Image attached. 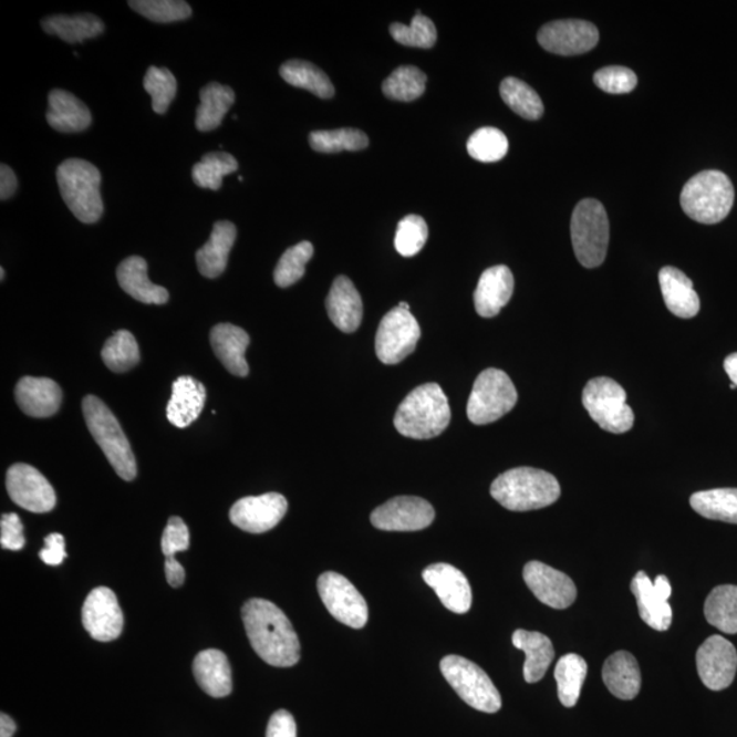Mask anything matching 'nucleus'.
Returning a JSON list of instances; mask_svg holds the SVG:
<instances>
[{"instance_id":"obj_1","label":"nucleus","mask_w":737,"mask_h":737,"mask_svg":"<svg viewBox=\"0 0 737 737\" xmlns=\"http://www.w3.org/2000/svg\"><path fill=\"white\" fill-rule=\"evenodd\" d=\"M250 645L267 664L290 668L301 658V643L286 613L273 602L251 599L242 608Z\"/></svg>"},{"instance_id":"obj_2","label":"nucleus","mask_w":737,"mask_h":737,"mask_svg":"<svg viewBox=\"0 0 737 737\" xmlns=\"http://www.w3.org/2000/svg\"><path fill=\"white\" fill-rule=\"evenodd\" d=\"M490 495L507 510L525 512L552 506L559 500L561 489L551 473L518 467L497 477Z\"/></svg>"},{"instance_id":"obj_3","label":"nucleus","mask_w":737,"mask_h":737,"mask_svg":"<svg viewBox=\"0 0 737 737\" xmlns=\"http://www.w3.org/2000/svg\"><path fill=\"white\" fill-rule=\"evenodd\" d=\"M450 423V407L440 385H419L397 408L394 424L402 436L429 440L440 436Z\"/></svg>"},{"instance_id":"obj_4","label":"nucleus","mask_w":737,"mask_h":737,"mask_svg":"<svg viewBox=\"0 0 737 737\" xmlns=\"http://www.w3.org/2000/svg\"><path fill=\"white\" fill-rule=\"evenodd\" d=\"M56 179L63 200L75 218L85 225L101 220L104 204L102 174L97 167L86 160L68 159L58 167Z\"/></svg>"},{"instance_id":"obj_5","label":"nucleus","mask_w":737,"mask_h":737,"mask_svg":"<svg viewBox=\"0 0 737 737\" xmlns=\"http://www.w3.org/2000/svg\"><path fill=\"white\" fill-rule=\"evenodd\" d=\"M87 429L102 448L113 469L125 481L137 477V461L118 419L104 402L90 395L82 401Z\"/></svg>"},{"instance_id":"obj_6","label":"nucleus","mask_w":737,"mask_h":737,"mask_svg":"<svg viewBox=\"0 0 737 737\" xmlns=\"http://www.w3.org/2000/svg\"><path fill=\"white\" fill-rule=\"evenodd\" d=\"M735 190L730 179L722 172L696 174L683 187L681 204L684 212L702 225L723 221L734 207Z\"/></svg>"},{"instance_id":"obj_7","label":"nucleus","mask_w":737,"mask_h":737,"mask_svg":"<svg viewBox=\"0 0 737 737\" xmlns=\"http://www.w3.org/2000/svg\"><path fill=\"white\" fill-rule=\"evenodd\" d=\"M573 251L584 268H596L605 261L610 245V220L600 201L582 200L571 218Z\"/></svg>"},{"instance_id":"obj_8","label":"nucleus","mask_w":737,"mask_h":737,"mask_svg":"<svg viewBox=\"0 0 737 737\" xmlns=\"http://www.w3.org/2000/svg\"><path fill=\"white\" fill-rule=\"evenodd\" d=\"M582 403L601 429L622 435L634 426L635 415L627 405V394L612 378L590 380L583 390Z\"/></svg>"},{"instance_id":"obj_9","label":"nucleus","mask_w":737,"mask_h":737,"mask_svg":"<svg viewBox=\"0 0 737 737\" xmlns=\"http://www.w3.org/2000/svg\"><path fill=\"white\" fill-rule=\"evenodd\" d=\"M440 669L449 686L467 705L484 713H497L501 709V695L495 687L487 672L473 661L460 655L444 657Z\"/></svg>"},{"instance_id":"obj_10","label":"nucleus","mask_w":737,"mask_h":737,"mask_svg":"<svg viewBox=\"0 0 737 737\" xmlns=\"http://www.w3.org/2000/svg\"><path fill=\"white\" fill-rule=\"evenodd\" d=\"M518 392L512 380L499 369H487L474 383L467 403V417L474 425H488L505 417L517 405Z\"/></svg>"},{"instance_id":"obj_11","label":"nucleus","mask_w":737,"mask_h":737,"mask_svg":"<svg viewBox=\"0 0 737 737\" xmlns=\"http://www.w3.org/2000/svg\"><path fill=\"white\" fill-rule=\"evenodd\" d=\"M421 339L418 321L409 310H390L378 325L376 354L385 365H396L414 353Z\"/></svg>"},{"instance_id":"obj_12","label":"nucleus","mask_w":737,"mask_h":737,"mask_svg":"<svg viewBox=\"0 0 737 737\" xmlns=\"http://www.w3.org/2000/svg\"><path fill=\"white\" fill-rule=\"evenodd\" d=\"M321 601L333 617L351 629H364L367 619V604L353 583L341 573L328 571L319 578Z\"/></svg>"},{"instance_id":"obj_13","label":"nucleus","mask_w":737,"mask_h":737,"mask_svg":"<svg viewBox=\"0 0 737 737\" xmlns=\"http://www.w3.org/2000/svg\"><path fill=\"white\" fill-rule=\"evenodd\" d=\"M435 517L430 502L421 497L399 496L376 508L371 522L384 531H418L429 528Z\"/></svg>"},{"instance_id":"obj_14","label":"nucleus","mask_w":737,"mask_h":737,"mask_svg":"<svg viewBox=\"0 0 737 737\" xmlns=\"http://www.w3.org/2000/svg\"><path fill=\"white\" fill-rule=\"evenodd\" d=\"M10 499L17 506L34 513L54 510L56 495L46 478L34 467L17 464L10 467L6 477Z\"/></svg>"},{"instance_id":"obj_15","label":"nucleus","mask_w":737,"mask_h":737,"mask_svg":"<svg viewBox=\"0 0 737 737\" xmlns=\"http://www.w3.org/2000/svg\"><path fill=\"white\" fill-rule=\"evenodd\" d=\"M696 669L712 692H722L734 683L737 671L736 647L728 640L713 635L696 652Z\"/></svg>"},{"instance_id":"obj_16","label":"nucleus","mask_w":737,"mask_h":737,"mask_svg":"<svg viewBox=\"0 0 737 737\" xmlns=\"http://www.w3.org/2000/svg\"><path fill=\"white\" fill-rule=\"evenodd\" d=\"M600 33L592 22L564 20L547 23L538 32V43L556 55H581L593 50Z\"/></svg>"},{"instance_id":"obj_17","label":"nucleus","mask_w":737,"mask_h":737,"mask_svg":"<svg viewBox=\"0 0 737 737\" xmlns=\"http://www.w3.org/2000/svg\"><path fill=\"white\" fill-rule=\"evenodd\" d=\"M123 613L113 590L93 589L82 606V624L93 640L110 642L116 640L123 630Z\"/></svg>"},{"instance_id":"obj_18","label":"nucleus","mask_w":737,"mask_h":737,"mask_svg":"<svg viewBox=\"0 0 737 737\" xmlns=\"http://www.w3.org/2000/svg\"><path fill=\"white\" fill-rule=\"evenodd\" d=\"M289 508L286 497L280 494L249 496L232 506L230 519L237 528L261 534L277 528Z\"/></svg>"},{"instance_id":"obj_19","label":"nucleus","mask_w":737,"mask_h":737,"mask_svg":"<svg viewBox=\"0 0 737 737\" xmlns=\"http://www.w3.org/2000/svg\"><path fill=\"white\" fill-rule=\"evenodd\" d=\"M523 579L531 593L553 610H565L577 600V587L564 572L552 569L541 561L525 565Z\"/></svg>"},{"instance_id":"obj_20","label":"nucleus","mask_w":737,"mask_h":737,"mask_svg":"<svg viewBox=\"0 0 737 737\" xmlns=\"http://www.w3.org/2000/svg\"><path fill=\"white\" fill-rule=\"evenodd\" d=\"M426 584L435 590L448 611L464 614L470 611L473 593L464 572L446 563L432 564L423 572Z\"/></svg>"},{"instance_id":"obj_21","label":"nucleus","mask_w":737,"mask_h":737,"mask_svg":"<svg viewBox=\"0 0 737 737\" xmlns=\"http://www.w3.org/2000/svg\"><path fill=\"white\" fill-rule=\"evenodd\" d=\"M513 274L506 266L488 268L479 278L474 292V305L485 319L495 318L510 302L513 294Z\"/></svg>"},{"instance_id":"obj_22","label":"nucleus","mask_w":737,"mask_h":737,"mask_svg":"<svg viewBox=\"0 0 737 737\" xmlns=\"http://www.w3.org/2000/svg\"><path fill=\"white\" fill-rule=\"evenodd\" d=\"M325 307L328 315L339 330L346 333L359 330L364 318V305L359 290L347 277L333 280Z\"/></svg>"},{"instance_id":"obj_23","label":"nucleus","mask_w":737,"mask_h":737,"mask_svg":"<svg viewBox=\"0 0 737 737\" xmlns=\"http://www.w3.org/2000/svg\"><path fill=\"white\" fill-rule=\"evenodd\" d=\"M15 399L29 417L46 418L61 407L60 385L45 377H23L15 387Z\"/></svg>"},{"instance_id":"obj_24","label":"nucleus","mask_w":737,"mask_h":737,"mask_svg":"<svg viewBox=\"0 0 737 737\" xmlns=\"http://www.w3.org/2000/svg\"><path fill=\"white\" fill-rule=\"evenodd\" d=\"M250 338L242 328L232 324H218L210 331V346L216 356L233 376L246 377L249 374L246 350Z\"/></svg>"},{"instance_id":"obj_25","label":"nucleus","mask_w":737,"mask_h":737,"mask_svg":"<svg viewBox=\"0 0 737 737\" xmlns=\"http://www.w3.org/2000/svg\"><path fill=\"white\" fill-rule=\"evenodd\" d=\"M116 278H118L122 290L138 302L148 303V305H164L168 301V291L164 287L150 282L148 264L143 257L132 256L123 260L116 269Z\"/></svg>"},{"instance_id":"obj_26","label":"nucleus","mask_w":737,"mask_h":737,"mask_svg":"<svg viewBox=\"0 0 737 737\" xmlns=\"http://www.w3.org/2000/svg\"><path fill=\"white\" fill-rule=\"evenodd\" d=\"M661 292L666 308L681 319H693L699 313L700 301L692 279L675 267H664L658 274Z\"/></svg>"},{"instance_id":"obj_27","label":"nucleus","mask_w":737,"mask_h":737,"mask_svg":"<svg viewBox=\"0 0 737 737\" xmlns=\"http://www.w3.org/2000/svg\"><path fill=\"white\" fill-rule=\"evenodd\" d=\"M207 399L204 384L190 376L175 380L172 399L167 406V418L177 428L184 429L200 417Z\"/></svg>"},{"instance_id":"obj_28","label":"nucleus","mask_w":737,"mask_h":737,"mask_svg":"<svg viewBox=\"0 0 737 737\" xmlns=\"http://www.w3.org/2000/svg\"><path fill=\"white\" fill-rule=\"evenodd\" d=\"M237 241V227L231 221L215 224L209 241L197 251L198 271L208 279L219 278L226 271L228 256Z\"/></svg>"},{"instance_id":"obj_29","label":"nucleus","mask_w":737,"mask_h":737,"mask_svg":"<svg viewBox=\"0 0 737 737\" xmlns=\"http://www.w3.org/2000/svg\"><path fill=\"white\" fill-rule=\"evenodd\" d=\"M196 681L205 693L214 698H225L232 692L231 666L227 655L216 648L197 654L193 664Z\"/></svg>"},{"instance_id":"obj_30","label":"nucleus","mask_w":737,"mask_h":737,"mask_svg":"<svg viewBox=\"0 0 737 737\" xmlns=\"http://www.w3.org/2000/svg\"><path fill=\"white\" fill-rule=\"evenodd\" d=\"M46 122L58 132L80 133L91 126L92 114L85 103H82L73 93L54 90L49 95Z\"/></svg>"},{"instance_id":"obj_31","label":"nucleus","mask_w":737,"mask_h":737,"mask_svg":"<svg viewBox=\"0 0 737 737\" xmlns=\"http://www.w3.org/2000/svg\"><path fill=\"white\" fill-rule=\"evenodd\" d=\"M602 678L611 694L619 699L631 700L641 692L640 665L633 654L616 652L605 661Z\"/></svg>"},{"instance_id":"obj_32","label":"nucleus","mask_w":737,"mask_h":737,"mask_svg":"<svg viewBox=\"0 0 737 737\" xmlns=\"http://www.w3.org/2000/svg\"><path fill=\"white\" fill-rule=\"evenodd\" d=\"M631 592L635 595L640 616L648 627L657 631L669 630L674 616L669 602L655 590L645 571L636 573L631 582Z\"/></svg>"},{"instance_id":"obj_33","label":"nucleus","mask_w":737,"mask_h":737,"mask_svg":"<svg viewBox=\"0 0 737 737\" xmlns=\"http://www.w3.org/2000/svg\"><path fill=\"white\" fill-rule=\"evenodd\" d=\"M513 646L526 654L525 681L540 682L554 660L553 643L547 635L537 631L517 630L512 635Z\"/></svg>"},{"instance_id":"obj_34","label":"nucleus","mask_w":737,"mask_h":737,"mask_svg":"<svg viewBox=\"0 0 737 737\" xmlns=\"http://www.w3.org/2000/svg\"><path fill=\"white\" fill-rule=\"evenodd\" d=\"M41 27L70 44L101 37L105 29L104 22L93 14L51 15L41 21Z\"/></svg>"},{"instance_id":"obj_35","label":"nucleus","mask_w":737,"mask_h":737,"mask_svg":"<svg viewBox=\"0 0 737 737\" xmlns=\"http://www.w3.org/2000/svg\"><path fill=\"white\" fill-rule=\"evenodd\" d=\"M201 103L197 108L196 126L200 132L215 131L224 122L228 110L236 102V93L230 86L210 82L200 92Z\"/></svg>"},{"instance_id":"obj_36","label":"nucleus","mask_w":737,"mask_h":737,"mask_svg":"<svg viewBox=\"0 0 737 737\" xmlns=\"http://www.w3.org/2000/svg\"><path fill=\"white\" fill-rule=\"evenodd\" d=\"M705 617L722 633L737 634V587L723 584L713 589L705 602Z\"/></svg>"},{"instance_id":"obj_37","label":"nucleus","mask_w":737,"mask_h":737,"mask_svg":"<svg viewBox=\"0 0 737 737\" xmlns=\"http://www.w3.org/2000/svg\"><path fill=\"white\" fill-rule=\"evenodd\" d=\"M587 676L588 663L581 655L570 653L558 661L554 678L561 705L573 707L578 704Z\"/></svg>"},{"instance_id":"obj_38","label":"nucleus","mask_w":737,"mask_h":737,"mask_svg":"<svg viewBox=\"0 0 737 737\" xmlns=\"http://www.w3.org/2000/svg\"><path fill=\"white\" fill-rule=\"evenodd\" d=\"M689 505L700 517L737 525V489L735 488L698 491L692 496Z\"/></svg>"},{"instance_id":"obj_39","label":"nucleus","mask_w":737,"mask_h":737,"mask_svg":"<svg viewBox=\"0 0 737 737\" xmlns=\"http://www.w3.org/2000/svg\"><path fill=\"white\" fill-rule=\"evenodd\" d=\"M280 75L287 84L302 87L321 98H331L335 95V87L330 77L313 63L300 60L286 62L280 68Z\"/></svg>"},{"instance_id":"obj_40","label":"nucleus","mask_w":737,"mask_h":737,"mask_svg":"<svg viewBox=\"0 0 737 737\" xmlns=\"http://www.w3.org/2000/svg\"><path fill=\"white\" fill-rule=\"evenodd\" d=\"M500 95L508 107L525 120L537 121L543 115L541 97L523 81L506 79L501 82Z\"/></svg>"},{"instance_id":"obj_41","label":"nucleus","mask_w":737,"mask_h":737,"mask_svg":"<svg viewBox=\"0 0 737 737\" xmlns=\"http://www.w3.org/2000/svg\"><path fill=\"white\" fill-rule=\"evenodd\" d=\"M425 86L424 72L415 66H402L383 82V92L391 101L408 103L423 96Z\"/></svg>"},{"instance_id":"obj_42","label":"nucleus","mask_w":737,"mask_h":737,"mask_svg":"<svg viewBox=\"0 0 737 737\" xmlns=\"http://www.w3.org/2000/svg\"><path fill=\"white\" fill-rule=\"evenodd\" d=\"M102 359L110 371L115 373L131 371L139 362V349L136 338L128 331L115 332L105 342Z\"/></svg>"},{"instance_id":"obj_43","label":"nucleus","mask_w":737,"mask_h":737,"mask_svg":"<svg viewBox=\"0 0 737 737\" xmlns=\"http://www.w3.org/2000/svg\"><path fill=\"white\" fill-rule=\"evenodd\" d=\"M237 169L236 157L226 152H212L193 167V180L203 189L219 190L226 175L236 173Z\"/></svg>"},{"instance_id":"obj_44","label":"nucleus","mask_w":737,"mask_h":737,"mask_svg":"<svg viewBox=\"0 0 737 737\" xmlns=\"http://www.w3.org/2000/svg\"><path fill=\"white\" fill-rule=\"evenodd\" d=\"M310 146L321 154H338L343 150H362L367 148L369 138L356 128H338V131H319L310 133Z\"/></svg>"},{"instance_id":"obj_45","label":"nucleus","mask_w":737,"mask_h":737,"mask_svg":"<svg viewBox=\"0 0 737 737\" xmlns=\"http://www.w3.org/2000/svg\"><path fill=\"white\" fill-rule=\"evenodd\" d=\"M314 253L313 245L303 241L287 249L274 269V283L282 289L295 284L305 274V268Z\"/></svg>"},{"instance_id":"obj_46","label":"nucleus","mask_w":737,"mask_h":737,"mask_svg":"<svg viewBox=\"0 0 737 737\" xmlns=\"http://www.w3.org/2000/svg\"><path fill=\"white\" fill-rule=\"evenodd\" d=\"M467 152L478 162H499L507 155L508 139L499 128L482 127L469 138Z\"/></svg>"},{"instance_id":"obj_47","label":"nucleus","mask_w":737,"mask_h":737,"mask_svg":"<svg viewBox=\"0 0 737 737\" xmlns=\"http://www.w3.org/2000/svg\"><path fill=\"white\" fill-rule=\"evenodd\" d=\"M390 33L397 43L414 49H432L437 41V31L435 23L428 17L421 14V11L415 13V17L409 25L403 23H392Z\"/></svg>"},{"instance_id":"obj_48","label":"nucleus","mask_w":737,"mask_h":737,"mask_svg":"<svg viewBox=\"0 0 737 737\" xmlns=\"http://www.w3.org/2000/svg\"><path fill=\"white\" fill-rule=\"evenodd\" d=\"M145 91L152 97V108L156 114H166L169 104L177 95V80L168 69L152 66L145 74Z\"/></svg>"},{"instance_id":"obj_49","label":"nucleus","mask_w":737,"mask_h":737,"mask_svg":"<svg viewBox=\"0 0 737 737\" xmlns=\"http://www.w3.org/2000/svg\"><path fill=\"white\" fill-rule=\"evenodd\" d=\"M128 6L145 19L160 23L184 21L193 13L183 0H132Z\"/></svg>"},{"instance_id":"obj_50","label":"nucleus","mask_w":737,"mask_h":737,"mask_svg":"<svg viewBox=\"0 0 737 737\" xmlns=\"http://www.w3.org/2000/svg\"><path fill=\"white\" fill-rule=\"evenodd\" d=\"M429 230L426 221L417 215H408L397 225L395 248L403 257H413L424 249Z\"/></svg>"},{"instance_id":"obj_51","label":"nucleus","mask_w":737,"mask_h":737,"mask_svg":"<svg viewBox=\"0 0 737 737\" xmlns=\"http://www.w3.org/2000/svg\"><path fill=\"white\" fill-rule=\"evenodd\" d=\"M594 84L601 91L612 93V95H624V93L635 90L637 79L633 70L623 66H610L601 69L594 74Z\"/></svg>"},{"instance_id":"obj_52","label":"nucleus","mask_w":737,"mask_h":737,"mask_svg":"<svg viewBox=\"0 0 737 737\" xmlns=\"http://www.w3.org/2000/svg\"><path fill=\"white\" fill-rule=\"evenodd\" d=\"M190 547V534L186 523L178 517L168 519L162 537V551L166 558H175L178 552Z\"/></svg>"},{"instance_id":"obj_53","label":"nucleus","mask_w":737,"mask_h":737,"mask_svg":"<svg viewBox=\"0 0 737 737\" xmlns=\"http://www.w3.org/2000/svg\"><path fill=\"white\" fill-rule=\"evenodd\" d=\"M0 543L8 551H21L25 547V536L19 515L4 513L0 520Z\"/></svg>"},{"instance_id":"obj_54","label":"nucleus","mask_w":737,"mask_h":737,"mask_svg":"<svg viewBox=\"0 0 737 737\" xmlns=\"http://www.w3.org/2000/svg\"><path fill=\"white\" fill-rule=\"evenodd\" d=\"M45 547L41 549L40 559L49 565H61L68 558L66 548H64V537L60 532H52L44 540Z\"/></svg>"},{"instance_id":"obj_55","label":"nucleus","mask_w":737,"mask_h":737,"mask_svg":"<svg viewBox=\"0 0 737 737\" xmlns=\"http://www.w3.org/2000/svg\"><path fill=\"white\" fill-rule=\"evenodd\" d=\"M267 737H297V724L291 713L278 710L269 719Z\"/></svg>"},{"instance_id":"obj_56","label":"nucleus","mask_w":737,"mask_h":737,"mask_svg":"<svg viewBox=\"0 0 737 737\" xmlns=\"http://www.w3.org/2000/svg\"><path fill=\"white\" fill-rule=\"evenodd\" d=\"M17 186H19V183H17L13 169L2 164L0 166V198H2V201L9 200L14 195Z\"/></svg>"},{"instance_id":"obj_57","label":"nucleus","mask_w":737,"mask_h":737,"mask_svg":"<svg viewBox=\"0 0 737 737\" xmlns=\"http://www.w3.org/2000/svg\"><path fill=\"white\" fill-rule=\"evenodd\" d=\"M166 578L169 587H183L185 582V570L177 559L166 558Z\"/></svg>"},{"instance_id":"obj_58","label":"nucleus","mask_w":737,"mask_h":737,"mask_svg":"<svg viewBox=\"0 0 737 737\" xmlns=\"http://www.w3.org/2000/svg\"><path fill=\"white\" fill-rule=\"evenodd\" d=\"M15 729L17 725L13 718L2 713V716H0V737H13Z\"/></svg>"},{"instance_id":"obj_59","label":"nucleus","mask_w":737,"mask_h":737,"mask_svg":"<svg viewBox=\"0 0 737 737\" xmlns=\"http://www.w3.org/2000/svg\"><path fill=\"white\" fill-rule=\"evenodd\" d=\"M724 369L727 372L730 382L737 388V353L730 354L724 361Z\"/></svg>"},{"instance_id":"obj_60","label":"nucleus","mask_w":737,"mask_h":737,"mask_svg":"<svg viewBox=\"0 0 737 737\" xmlns=\"http://www.w3.org/2000/svg\"><path fill=\"white\" fill-rule=\"evenodd\" d=\"M654 588L657 590V592L664 596L665 600H669V596L672 594V587L668 581V578L664 575H658L657 579L654 581Z\"/></svg>"},{"instance_id":"obj_61","label":"nucleus","mask_w":737,"mask_h":737,"mask_svg":"<svg viewBox=\"0 0 737 737\" xmlns=\"http://www.w3.org/2000/svg\"><path fill=\"white\" fill-rule=\"evenodd\" d=\"M397 307H399L402 309H405V310H409L408 303H406V302H401L399 305H397Z\"/></svg>"},{"instance_id":"obj_62","label":"nucleus","mask_w":737,"mask_h":737,"mask_svg":"<svg viewBox=\"0 0 737 737\" xmlns=\"http://www.w3.org/2000/svg\"><path fill=\"white\" fill-rule=\"evenodd\" d=\"M0 273H2V280H4V268L0 269Z\"/></svg>"}]
</instances>
